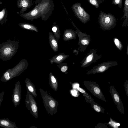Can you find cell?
I'll return each instance as SVG.
<instances>
[{
	"label": "cell",
	"mask_w": 128,
	"mask_h": 128,
	"mask_svg": "<svg viewBox=\"0 0 128 128\" xmlns=\"http://www.w3.org/2000/svg\"><path fill=\"white\" fill-rule=\"evenodd\" d=\"M48 39L50 44L54 52H57L58 48V41L54 35L51 32H49Z\"/></svg>",
	"instance_id": "obj_19"
},
{
	"label": "cell",
	"mask_w": 128,
	"mask_h": 128,
	"mask_svg": "<svg viewBox=\"0 0 128 128\" xmlns=\"http://www.w3.org/2000/svg\"><path fill=\"white\" fill-rule=\"evenodd\" d=\"M68 55H66L64 53H61L55 55L50 60L51 64L54 63L60 64L62 63L69 56Z\"/></svg>",
	"instance_id": "obj_13"
},
{
	"label": "cell",
	"mask_w": 128,
	"mask_h": 128,
	"mask_svg": "<svg viewBox=\"0 0 128 128\" xmlns=\"http://www.w3.org/2000/svg\"><path fill=\"white\" fill-rule=\"evenodd\" d=\"M52 30L54 34V36L58 42L60 39V31L58 26L53 25L52 27Z\"/></svg>",
	"instance_id": "obj_22"
},
{
	"label": "cell",
	"mask_w": 128,
	"mask_h": 128,
	"mask_svg": "<svg viewBox=\"0 0 128 128\" xmlns=\"http://www.w3.org/2000/svg\"><path fill=\"white\" fill-rule=\"evenodd\" d=\"M0 126L5 128H18L15 122L11 121L8 118H1Z\"/></svg>",
	"instance_id": "obj_15"
},
{
	"label": "cell",
	"mask_w": 128,
	"mask_h": 128,
	"mask_svg": "<svg viewBox=\"0 0 128 128\" xmlns=\"http://www.w3.org/2000/svg\"><path fill=\"white\" fill-rule=\"evenodd\" d=\"M126 53H127V54L128 55V48H127Z\"/></svg>",
	"instance_id": "obj_39"
},
{
	"label": "cell",
	"mask_w": 128,
	"mask_h": 128,
	"mask_svg": "<svg viewBox=\"0 0 128 128\" xmlns=\"http://www.w3.org/2000/svg\"><path fill=\"white\" fill-rule=\"evenodd\" d=\"M114 62H108L98 64L97 66H94L92 68L88 70L86 74H95L103 72L114 66Z\"/></svg>",
	"instance_id": "obj_11"
},
{
	"label": "cell",
	"mask_w": 128,
	"mask_h": 128,
	"mask_svg": "<svg viewBox=\"0 0 128 128\" xmlns=\"http://www.w3.org/2000/svg\"><path fill=\"white\" fill-rule=\"evenodd\" d=\"M67 63H62L57 65L58 67L59 68L60 71L65 74H68V66Z\"/></svg>",
	"instance_id": "obj_24"
},
{
	"label": "cell",
	"mask_w": 128,
	"mask_h": 128,
	"mask_svg": "<svg viewBox=\"0 0 128 128\" xmlns=\"http://www.w3.org/2000/svg\"><path fill=\"white\" fill-rule=\"evenodd\" d=\"M71 8L75 16L83 23L86 24L90 20V16L81 6L80 3H75Z\"/></svg>",
	"instance_id": "obj_9"
},
{
	"label": "cell",
	"mask_w": 128,
	"mask_h": 128,
	"mask_svg": "<svg viewBox=\"0 0 128 128\" xmlns=\"http://www.w3.org/2000/svg\"><path fill=\"white\" fill-rule=\"evenodd\" d=\"M70 83L73 89H76L78 88L79 87V84L77 82H74L72 83L70 82Z\"/></svg>",
	"instance_id": "obj_31"
},
{
	"label": "cell",
	"mask_w": 128,
	"mask_h": 128,
	"mask_svg": "<svg viewBox=\"0 0 128 128\" xmlns=\"http://www.w3.org/2000/svg\"><path fill=\"white\" fill-rule=\"evenodd\" d=\"M124 15L121 19H124L122 24L123 26H128V0H125L123 9Z\"/></svg>",
	"instance_id": "obj_18"
},
{
	"label": "cell",
	"mask_w": 128,
	"mask_h": 128,
	"mask_svg": "<svg viewBox=\"0 0 128 128\" xmlns=\"http://www.w3.org/2000/svg\"><path fill=\"white\" fill-rule=\"evenodd\" d=\"M25 83L26 89L32 94L34 97L36 98L37 96L36 90L34 84L28 78L25 80Z\"/></svg>",
	"instance_id": "obj_16"
},
{
	"label": "cell",
	"mask_w": 128,
	"mask_h": 128,
	"mask_svg": "<svg viewBox=\"0 0 128 128\" xmlns=\"http://www.w3.org/2000/svg\"><path fill=\"white\" fill-rule=\"evenodd\" d=\"M110 92L118 110L121 114H124V109L123 103L118 92L113 86L110 87Z\"/></svg>",
	"instance_id": "obj_10"
},
{
	"label": "cell",
	"mask_w": 128,
	"mask_h": 128,
	"mask_svg": "<svg viewBox=\"0 0 128 128\" xmlns=\"http://www.w3.org/2000/svg\"><path fill=\"white\" fill-rule=\"evenodd\" d=\"M21 4L22 6L26 8L28 6V2L24 0L22 1Z\"/></svg>",
	"instance_id": "obj_34"
},
{
	"label": "cell",
	"mask_w": 128,
	"mask_h": 128,
	"mask_svg": "<svg viewBox=\"0 0 128 128\" xmlns=\"http://www.w3.org/2000/svg\"><path fill=\"white\" fill-rule=\"evenodd\" d=\"M101 57L97 52L96 49H90L89 52L86 54L81 62V67L86 68L92 64L96 62Z\"/></svg>",
	"instance_id": "obj_8"
},
{
	"label": "cell",
	"mask_w": 128,
	"mask_h": 128,
	"mask_svg": "<svg viewBox=\"0 0 128 128\" xmlns=\"http://www.w3.org/2000/svg\"><path fill=\"white\" fill-rule=\"evenodd\" d=\"M83 84L86 88L97 98L106 102L105 98L102 93L99 85L96 82L94 81H85Z\"/></svg>",
	"instance_id": "obj_5"
},
{
	"label": "cell",
	"mask_w": 128,
	"mask_h": 128,
	"mask_svg": "<svg viewBox=\"0 0 128 128\" xmlns=\"http://www.w3.org/2000/svg\"><path fill=\"white\" fill-rule=\"evenodd\" d=\"M96 8L99 7V5L103 2L105 0H88Z\"/></svg>",
	"instance_id": "obj_26"
},
{
	"label": "cell",
	"mask_w": 128,
	"mask_h": 128,
	"mask_svg": "<svg viewBox=\"0 0 128 128\" xmlns=\"http://www.w3.org/2000/svg\"><path fill=\"white\" fill-rule=\"evenodd\" d=\"M95 128H108L107 126L105 124H104L99 123L96 126Z\"/></svg>",
	"instance_id": "obj_32"
},
{
	"label": "cell",
	"mask_w": 128,
	"mask_h": 128,
	"mask_svg": "<svg viewBox=\"0 0 128 128\" xmlns=\"http://www.w3.org/2000/svg\"><path fill=\"white\" fill-rule=\"evenodd\" d=\"M76 89L71 90H70V92L71 94L74 97H77L80 95V93Z\"/></svg>",
	"instance_id": "obj_28"
},
{
	"label": "cell",
	"mask_w": 128,
	"mask_h": 128,
	"mask_svg": "<svg viewBox=\"0 0 128 128\" xmlns=\"http://www.w3.org/2000/svg\"><path fill=\"white\" fill-rule=\"evenodd\" d=\"M92 108L96 112L104 113L105 110L102 106L95 102L94 100H92L90 103Z\"/></svg>",
	"instance_id": "obj_20"
},
{
	"label": "cell",
	"mask_w": 128,
	"mask_h": 128,
	"mask_svg": "<svg viewBox=\"0 0 128 128\" xmlns=\"http://www.w3.org/2000/svg\"><path fill=\"white\" fill-rule=\"evenodd\" d=\"M98 20L100 28L103 30H109L116 25V19L114 15L110 13L107 14L100 11Z\"/></svg>",
	"instance_id": "obj_4"
},
{
	"label": "cell",
	"mask_w": 128,
	"mask_h": 128,
	"mask_svg": "<svg viewBox=\"0 0 128 128\" xmlns=\"http://www.w3.org/2000/svg\"><path fill=\"white\" fill-rule=\"evenodd\" d=\"M44 105L48 114L53 116L57 112L59 103L47 91H45L41 88H39Z\"/></svg>",
	"instance_id": "obj_2"
},
{
	"label": "cell",
	"mask_w": 128,
	"mask_h": 128,
	"mask_svg": "<svg viewBox=\"0 0 128 128\" xmlns=\"http://www.w3.org/2000/svg\"><path fill=\"white\" fill-rule=\"evenodd\" d=\"M25 98L26 106L30 113L36 119L38 118V107L34 96L26 89Z\"/></svg>",
	"instance_id": "obj_6"
},
{
	"label": "cell",
	"mask_w": 128,
	"mask_h": 128,
	"mask_svg": "<svg viewBox=\"0 0 128 128\" xmlns=\"http://www.w3.org/2000/svg\"><path fill=\"white\" fill-rule=\"evenodd\" d=\"M77 34L76 31L70 29H66L64 31L63 40L66 41L72 40H75Z\"/></svg>",
	"instance_id": "obj_14"
},
{
	"label": "cell",
	"mask_w": 128,
	"mask_h": 128,
	"mask_svg": "<svg viewBox=\"0 0 128 128\" xmlns=\"http://www.w3.org/2000/svg\"><path fill=\"white\" fill-rule=\"evenodd\" d=\"M106 124L112 128H118L120 126V124L119 123L114 120L111 118H110L109 121Z\"/></svg>",
	"instance_id": "obj_25"
},
{
	"label": "cell",
	"mask_w": 128,
	"mask_h": 128,
	"mask_svg": "<svg viewBox=\"0 0 128 128\" xmlns=\"http://www.w3.org/2000/svg\"><path fill=\"white\" fill-rule=\"evenodd\" d=\"M38 10L36 9H34L30 12V14L31 16H36L38 14Z\"/></svg>",
	"instance_id": "obj_33"
},
{
	"label": "cell",
	"mask_w": 128,
	"mask_h": 128,
	"mask_svg": "<svg viewBox=\"0 0 128 128\" xmlns=\"http://www.w3.org/2000/svg\"><path fill=\"white\" fill-rule=\"evenodd\" d=\"M73 52L75 53L76 55H77L78 54V50L75 49L73 51Z\"/></svg>",
	"instance_id": "obj_37"
},
{
	"label": "cell",
	"mask_w": 128,
	"mask_h": 128,
	"mask_svg": "<svg viewBox=\"0 0 128 128\" xmlns=\"http://www.w3.org/2000/svg\"><path fill=\"white\" fill-rule=\"evenodd\" d=\"M122 0H112V3L115 5H118L120 8L122 7Z\"/></svg>",
	"instance_id": "obj_29"
},
{
	"label": "cell",
	"mask_w": 128,
	"mask_h": 128,
	"mask_svg": "<svg viewBox=\"0 0 128 128\" xmlns=\"http://www.w3.org/2000/svg\"><path fill=\"white\" fill-rule=\"evenodd\" d=\"M5 92L2 91L0 93V106L3 100V98Z\"/></svg>",
	"instance_id": "obj_36"
},
{
	"label": "cell",
	"mask_w": 128,
	"mask_h": 128,
	"mask_svg": "<svg viewBox=\"0 0 128 128\" xmlns=\"http://www.w3.org/2000/svg\"><path fill=\"white\" fill-rule=\"evenodd\" d=\"M114 41L116 46L120 50H121L122 48V45L120 41L116 38H114Z\"/></svg>",
	"instance_id": "obj_27"
},
{
	"label": "cell",
	"mask_w": 128,
	"mask_h": 128,
	"mask_svg": "<svg viewBox=\"0 0 128 128\" xmlns=\"http://www.w3.org/2000/svg\"><path fill=\"white\" fill-rule=\"evenodd\" d=\"M30 128H37L35 126H31L30 127Z\"/></svg>",
	"instance_id": "obj_38"
},
{
	"label": "cell",
	"mask_w": 128,
	"mask_h": 128,
	"mask_svg": "<svg viewBox=\"0 0 128 128\" xmlns=\"http://www.w3.org/2000/svg\"><path fill=\"white\" fill-rule=\"evenodd\" d=\"M19 25L22 28L26 30H33L37 32H38V30L34 26L27 23H20Z\"/></svg>",
	"instance_id": "obj_23"
},
{
	"label": "cell",
	"mask_w": 128,
	"mask_h": 128,
	"mask_svg": "<svg viewBox=\"0 0 128 128\" xmlns=\"http://www.w3.org/2000/svg\"><path fill=\"white\" fill-rule=\"evenodd\" d=\"M26 61H21L18 64L12 69L7 70L3 74L0 79L2 82H6L14 77L20 75L27 68Z\"/></svg>",
	"instance_id": "obj_3"
},
{
	"label": "cell",
	"mask_w": 128,
	"mask_h": 128,
	"mask_svg": "<svg viewBox=\"0 0 128 128\" xmlns=\"http://www.w3.org/2000/svg\"><path fill=\"white\" fill-rule=\"evenodd\" d=\"M72 22L73 26L76 29V31L78 38V43L79 46L78 49L80 52H84L90 44L91 41L90 36L85 33L82 32Z\"/></svg>",
	"instance_id": "obj_7"
},
{
	"label": "cell",
	"mask_w": 128,
	"mask_h": 128,
	"mask_svg": "<svg viewBox=\"0 0 128 128\" xmlns=\"http://www.w3.org/2000/svg\"><path fill=\"white\" fill-rule=\"evenodd\" d=\"M19 42L16 41H8L0 45V58L7 61L12 57L17 52Z\"/></svg>",
	"instance_id": "obj_1"
},
{
	"label": "cell",
	"mask_w": 128,
	"mask_h": 128,
	"mask_svg": "<svg viewBox=\"0 0 128 128\" xmlns=\"http://www.w3.org/2000/svg\"><path fill=\"white\" fill-rule=\"evenodd\" d=\"M77 89L82 94L87 102L90 103L92 100H94L91 96L84 89L79 87Z\"/></svg>",
	"instance_id": "obj_21"
},
{
	"label": "cell",
	"mask_w": 128,
	"mask_h": 128,
	"mask_svg": "<svg viewBox=\"0 0 128 128\" xmlns=\"http://www.w3.org/2000/svg\"><path fill=\"white\" fill-rule=\"evenodd\" d=\"M124 90L126 94L128 97V80H125L124 84Z\"/></svg>",
	"instance_id": "obj_30"
},
{
	"label": "cell",
	"mask_w": 128,
	"mask_h": 128,
	"mask_svg": "<svg viewBox=\"0 0 128 128\" xmlns=\"http://www.w3.org/2000/svg\"><path fill=\"white\" fill-rule=\"evenodd\" d=\"M49 84L50 87L54 91H57L58 90V82L56 76L52 72L49 75Z\"/></svg>",
	"instance_id": "obj_17"
},
{
	"label": "cell",
	"mask_w": 128,
	"mask_h": 128,
	"mask_svg": "<svg viewBox=\"0 0 128 128\" xmlns=\"http://www.w3.org/2000/svg\"><path fill=\"white\" fill-rule=\"evenodd\" d=\"M5 13V10L4 9L3 10L1 11L0 12V20L1 21V20L3 18Z\"/></svg>",
	"instance_id": "obj_35"
},
{
	"label": "cell",
	"mask_w": 128,
	"mask_h": 128,
	"mask_svg": "<svg viewBox=\"0 0 128 128\" xmlns=\"http://www.w3.org/2000/svg\"><path fill=\"white\" fill-rule=\"evenodd\" d=\"M21 93L20 82L18 81L15 84L12 96V102L15 107L18 106L20 104L21 98Z\"/></svg>",
	"instance_id": "obj_12"
}]
</instances>
